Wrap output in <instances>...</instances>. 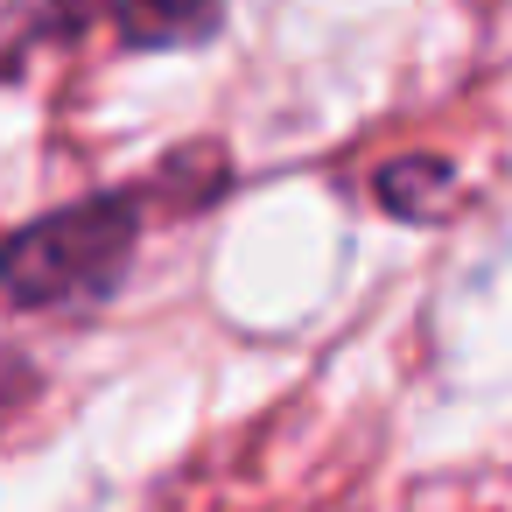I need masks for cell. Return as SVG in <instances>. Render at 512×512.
Wrapping results in <instances>:
<instances>
[{
  "label": "cell",
  "instance_id": "1",
  "mask_svg": "<svg viewBox=\"0 0 512 512\" xmlns=\"http://www.w3.org/2000/svg\"><path fill=\"white\" fill-rule=\"evenodd\" d=\"M141 218L127 197H85L71 211H50L36 225H22L0 246V288L22 309H78L99 302L120 267L134 260Z\"/></svg>",
  "mask_w": 512,
  "mask_h": 512
},
{
  "label": "cell",
  "instance_id": "2",
  "mask_svg": "<svg viewBox=\"0 0 512 512\" xmlns=\"http://www.w3.org/2000/svg\"><path fill=\"white\" fill-rule=\"evenodd\" d=\"M225 0H120V43L127 50H169L211 36Z\"/></svg>",
  "mask_w": 512,
  "mask_h": 512
},
{
  "label": "cell",
  "instance_id": "3",
  "mask_svg": "<svg viewBox=\"0 0 512 512\" xmlns=\"http://www.w3.org/2000/svg\"><path fill=\"white\" fill-rule=\"evenodd\" d=\"M449 197H456V176L435 155H407V162H386L379 169V204L400 211V218H442Z\"/></svg>",
  "mask_w": 512,
  "mask_h": 512
}]
</instances>
